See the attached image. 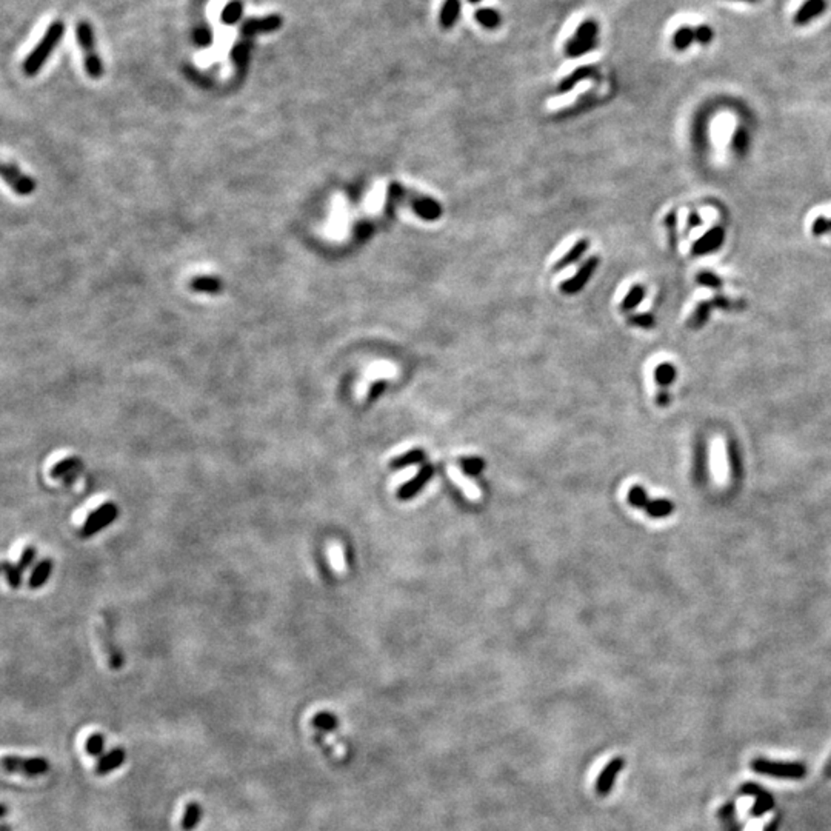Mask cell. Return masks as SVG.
Segmentation results:
<instances>
[{"instance_id": "obj_1", "label": "cell", "mask_w": 831, "mask_h": 831, "mask_svg": "<svg viewBox=\"0 0 831 831\" xmlns=\"http://www.w3.org/2000/svg\"><path fill=\"white\" fill-rule=\"evenodd\" d=\"M388 196L394 202H405L408 207L413 209V213L420 217V219L434 222L440 219L442 207L438 201L427 197L424 194L416 193L413 189H407L398 182H391L388 187Z\"/></svg>"}, {"instance_id": "obj_2", "label": "cell", "mask_w": 831, "mask_h": 831, "mask_svg": "<svg viewBox=\"0 0 831 831\" xmlns=\"http://www.w3.org/2000/svg\"><path fill=\"white\" fill-rule=\"evenodd\" d=\"M63 34H65V23L62 21L52 22L48 28H46L43 37L41 39V42L36 45V48L30 52L28 57H26V61L23 62L22 68L26 76H34L39 71H41L42 65L46 62V59L51 56V52L56 50V46L59 42L62 41Z\"/></svg>"}, {"instance_id": "obj_3", "label": "cell", "mask_w": 831, "mask_h": 831, "mask_svg": "<svg viewBox=\"0 0 831 831\" xmlns=\"http://www.w3.org/2000/svg\"><path fill=\"white\" fill-rule=\"evenodd\" d=\"M597 36H599V25L593 19L584 21L577 26L575 34L565 43V54L576 59L586 54L597 46Z\"/></svg>"}, {"instance_id": "obj_4", "label": "cell", "mask_w": 831, "mask_h": 831, "mask_svg": "<svg viewBox=\"0 0 831 831\" xmlns=\"http://www.w3.org/2000/svg\"><path fill=\"white\" fill-rule=\"evenodd\" d=\"M77 41L83 52L85 71H87L88 76L92 79L102 77L103 65L101 57H99L96 52L94 34H92V28L88 22H81L77 25Z\"/></svg>"}, {"instance_id": "obj_5", "label": "cell", "mask_w": 831, "mask_h": 831, "mask_svg": "<svg viewBox=\"0 0 831 831\" xmlns=\"http://www.w3.org/2000/svg\"><path fill=\"white\" fill-rule=\"evenodd\" d=\"M751 768L759 774L788 777V779H801V777L807 774L806 765L796 762H771L767 759H755L751 762Z\"/></svg>"}, {"instance_id": "obj_6", "label": "cell", "mask_w": 831, "mask_h": 831, "mask_svg": "<svg viewBox=\"0 0 831 831\" xmlns=\"http://www.w3.org/2000/svg\"><path fill=\"white\" fill-rule=\"evenodd\" d=\"M117 517V506L114 504H103L96 508L90 516L85 519L81 534L83 537H90L97 531H102Z\"/></svg>"}, {"instance_id": "obj_7", "label": "cell", "mask_w": 831, "mask_h": 831, "mask_svg": "<svg viewBox=\"0 0 831 831\" xmlns=\"http://www.w3.org/2000/svg\"><path fill=\"white\" fill-rule=\"evenodd\" d=\"M2 177L3 181L10 185L19 196H30L34 193L36 182L31 179L28 174L22 173L16 163L3 162L2 163Z\"/></svg>"}, {"instance_id": "obj_8", "label": "cell", "mask_w": 831, "mask_h": 831, "mask_svg": "<svg viewBox=\"0 0 831 831\" xmlns=\"http://www.w3.org/2000/svg\"><path fill=\"white\" fill-rule=\"evenodd\" d=\"M646 499L648 497H646L644 488H641V486H633L628 493V502L633 506L645 508L646 513H648L653 517L668 516V514L673 511V505L668 502V500L659 499V500L648 502Z\"/></svg>"}, {"instance_id": "obj_9", "label": "cell", "mask_w": 831, "mask_h": 831, "mask_svg": "<svg viewBox=\"0 0 831 831\" xmlns=\"http://www.w3.org/2000/svg\"><path fill=\"white\" fill-rule=\"evenodd\" d=\"M599 265V257L593 256L590 257L588 260H586L584 265H580V268L576 271V274L571 277V279L562 282L559 285V289L562 294H576L579 293L580 289L585 287V283L591 279V276L595 274L596 268Z\"/></svg>"}, {"instance_id": "obj_10", "label": "cell", "mask_w": 831, "mask_h": 831, "mask_svg": "<svg viewBox=\"0 0 831 831\" xmlns=\"http://www.w3.org/2000/svg\"><path fill=\"white\" fill-rule=\"evenodd\" d=\"M2 767L5 771H12V773L37 776L48 770V762L45 759H21L17 756H5Z\"/></svg>"}, {"instance_id": "obj_11", "label": "cell", "mask_w": 831, "mask_h": 831, "mask_svg": "<svg viewBox=\"0 0 831 831\" xmlns=\"http://www.w3.org/2000/svg\"><path fill=\"white\" fill-rule=\"evenodd\" d=\"M624 765H625V761L621 756L615 757V759H611L608 763L605 765V768L602 770V773L599 774L597 781H596V791L599 794L606 796L610 793V790L613 788V785H615L616 777L622 771Z\"/></svg>"}, {"instance_id": "obj_12", "label": "cell", "mask_w": 831, "mask_h": 831, "mask_svg": "<svg viewBox=\"0 0 831 831\" xmlns=\"http://www.w3.org/2000/svg\"><path fill=\"white\" fill-rule=\"evenodd\" d=\"M282 26V17L277 14L265 17H253L242 25V34L253 36L259 32H273Z\"/></svg>"}, {"instance_id": "obj_13", "label": "cell", "mask_w": 831, "mask_h": 831, "mask_svg": "<svg viewBox=\"0 0 831 831\" xmlns=\"http://www.w3.org/2000/svg\"><path fill=\"white\" fill-rule=\"evenodd\" d=\"M96 636H97V642H99V645H101V648H102V653L105 655V657H107V662L110 665V668H113V670L121 668L122 664H123V659L121 656V653H119L116 650V646H114L113 641H111V639H110L107 630H105L101 624L96 625Z\"/></svg>"}, {"instance_id": "obj_14", "label": "cell", "mask_w": 831, "mask_h": 831, "mask_svg": "<svg viewBox=\"0 0 831 831\" xmlns=\"http://www.w3.org/2000/svg\"><path fill=\"white\" fill-rule=\"evenodd\" d=\"M711 37H713V32H711L708 28H704V26H701V28L692 30L687 26V28H681L675 32V37H673V45H675L677 50H684V48H687V46H690L695 39H697V41L702 43H707L711 41Z\"/></svg>"}, {"instance_id": "obj_15", "label": "cell", "mask_w": 831, "mask_h": 831, "mask_svg": "<svg viewBox=\"0 0 831 831\" xmlns=\"http://www.w3.org/2000/svg\"><path fill=\"white\" fill-rule=\"evenodd\" d=\"M724 239H725L724 228L715 227L713 229H710L707 234L702 236L701 239L695 243V245H692V253H695L696 256H704L711 252H716L717 248H721Z\"/></svg>"}, {"instance_id": "obj_16", "label": "cell", "mask_w": 831, "mask_h": 831, "mask_svg": "<svg viewBox=\"0 0 831 831\" xmlns=\"http://www.w3.org/2000/svg\"><path fill=\"white\" fill-rule=\"evenodd\" d=\"M433 473H434V468L431 465H425L419 471L418 476H416L413 480H410V482H408V484H405L398 491L399 499L405 500V499L413 497L414 494L418 493L419 490H422V486H424L428 482V480H430L433 478Z\"/></svg>"}, {"instance_id": "obj_17", "label": "cell", "mask_w": 831, "mask_h": 831, "mask_svg": "<svg viewBox=\"0 0 831 831\" xmlns=\"http://www.w3.org/2000/svg\"><path fill=\"white\" fill-rule=\"evenodd\" d=\"M462 11L460 0H444L439 12V25L444 30H451L458 23Z\"/></svg>"}, {"instance_id": "obj_18", "label": "cell", "mask_w": 831, "mask_h": 831, "mask_svg": "<svg viewBox=\"0 0 831 831\" xmlns=\"http://www.w3.org/2000/svg\"><path fill=\"white\" fill-rule=\"evenodd\" d=\"M588 248H590V242H588V239H579V240L575 243V245L571 247V249H570L568 253H565V256L560 257V259H559L556 263H554L553 271H554V273L562 271L564 268L573 265V263L577 262V260L580 259V257H582V256L586 253V249H588Z\"/></svg>"}, {"instance_id": "obj_19", "label": "cell", "mask_w": 831, "mask_h": 831, "mask_svg": "<svg viewBox=\"0 0 831 831\" xmlns=\"http://www.w3.org/2000/svg\"><path fill=\"white\" fill-rule=\"evenodd\" d=\"M596 74H597L596 67H590V65H585V67H579V68H576L575 71H573L568 77H565L564 81L559 83L557 92H559V94H565V92H568V91H571L573 88H575L579 82H582V81H585V79L593 77V76H596Z\"/></svg>"}, {"instance_id": "obj_20", "label": "cell", "mask_w": 831, "mask_h": 831, "mask_svg": "<svg viewBox=\"0 0 831 831\" xmlns=\"http://www.w3.org/2000/svg\"><path fill=\"white\" fill-rule=\"evenodd\" d=\"M189 288L201 294H219L222 293L223 283L216 276H197L189 282Z\"/></svg>"}, {"instance_id": "obj_21", "label": "cell", "mask_w": 831, "mask_h": 831, "mask_svg": "<svg viewBox=\"0 0 831 831\" xmlns=\"http://www.w3.org/2000/svg\"><path fill=\"white\" fill-rule=\"evenodd\" d=\"M448 474H450V478L454 484H458L460 486V490L465 493V496L471 500H480L482 497V493L479 491V488L474 485L470 479L464 476V473L460 470H458L456 466H450L448 468Z\"/></svg>"}, {"instance_id": "obj_22", "label": "cell", "mask_w": 831, "mask_h": 831, "mask_svg": "<svg viewBox=\"0 0 831 831\" xmlns=\"http://www.w3.org/2000/svg\"><path fill=\"white\" fill-rule=\"evenodd\" d=\"M742 790H743V793L755 794L757 797L756 806L753 808L755 816H761L763 813H767L768 810L773 808V806H774L773 797H771L768 793H765V791H762L759 787H756V785H753V783H748V785H745Z\"/></svg>"}, {"instance_id": "obj_23", "label": "cell", "mask_w": 831, "mask_h": 831, "mask_svg": "<svg viewBox=\"0 0 831 831\" xmlns=\"http://www.w3.org/2000/svg\"><path fill=\"white\" fill-rule=\"evenodd\" d=\"M476 22L485 30H496L502 23V14L494 8H480L474 12Z\"/></svg>"}, {"instance_id": "obj_24", "label": "cell", "mask_w": 831, "mask_h": 831, "mask_svg": "<svg viewBox=\"0 0 831 831\" xmlns=\"http://www.w3.org/2000/svg\"><path fill=\"white\" fill-rule=\"evenodd\" d=\"M51 571H52V560L51 559H43L41 564H37V566L34 568V571H32V575L30 577L31 588H41V586L51 576Z\"/></svg>"}, {"instance_id": "obj_25", "label": "cell", "mask_w": 831, "mask_h": 831, "mask_svg": "<svg viewBox=\"0 0 831 831\" xmlns=\"http://www.w3.org/2000/svg\"><path fill=\"white\" fill-rule=\"evenodd\" d=\"M125 761V753L122 750H114L111 751L110 755H107L103 757V759L97 763L96 767V773L97 774H107L110 771H113L114 768H117L119 765Z\"/></svg>"}, {"instance_id": "obj_26", "label": "cell", "mask_w": 831, "mask_h": 831, "mask_svg": "<svg viewBox=\"0 0 831 831\" xmlns=\"http://www.w3.org/2000/svg\"><path fill=\"white\" fill-rule=\"evenodd\" d=\"M823 5H825L823 0H808V2L803 5V8L799 10V12L796 14V23H807L817 14H821L823 11Z\"/></svg>"}, {"instance_id": "obj_27", "label": "cell", "mask_w": 831, "mask_h": 831, "mask_svg": "<svg viewBox=\"0 0 831 831\" xmlns=\"http://www.w3.org/2000/svg\"><path fill=\"white\" fill-rule=\"evenodd\" d=\"M645 293H646V289L644 285L633 287L630 291L625 294V298L622 299V303H621L622 311H631V309H635L639 303L644 300Z\"/></svg>"}, {"instance_id": "obj_28", "label": "cell", "mask_w": 831, "mask_h": 831, "mask_svg": "<svg viewBox=\"0 0 831 831\" xmlns=\"http://www.w3.org/2000/svg\"><path fill=\"white\" fill-rule=\"evenodd\" d=\"M201 814H202V810H201L199 803H196V802L188 803L187 810H185L183 819H182V830L183 831H191V830H193L197 825V823H199Z\"/></svg>"}, {"instance_id": "obj_29", "label": "cell", "mask_w": 831, "mask_h": 831, "mask_svg": "<svg viewBox=\"0 0 831 831\" xmlns=\"http://www.w3.org/2000/svg\"><path fill=\"white\" fill-rule=\"evenodd\" d=\"M79 466H81V459L68 458V459L57 462V464L51 468L50 473L52 478H62V476H67V474H70L72 471L76 473Z\"/></svg>"}, {"instance_id": "obj_30", "label": "cell", "mask_w": 831, "mask_h": 831, "mask_svg": "<svg viewBox=\"0 0 831 831\" xmlns=\"http://www.w3.org/2000/svg\"><path fill=\"white\" fill-rule=\"evenodd\" d=\"M425 460V453L424 450H413L407 454H402L400 458L393 459L391 460V466L393 468H399V466H405V465H411V464H420V462Z\"/></svg>"}, {"instance_id": "obj_31", "label": "cell", "mask_w": 831, "mask_h": 831, "mask_svg": "<svg viewBox=\"0 0 831 831\" xmlns=\"http://www.w3.org/2000/svg\"><path fill=\"white\" fill-rule=\"evenodd\" d=\"M656 382L659 385L667 387L676 379V369L671 364H662L656 368Z\"/></svg>"}, {"instance_id": "obj_32", "label": "cell", "mask_w": 831, "mask_h": 831, "mask_svg": "<svg viewBox=\"0 0 831 831\" xmlns=\"http://www.w3.org/2000/svg\"><path fill=\"white\" fill-rule=\"evenodd\" d=\"M711 307H713V303H711V302L710 303H699V307L696 308L695 314L691 316L688 325L691 328H701L704 325V323L707 322V319H708V314H710V308Z\"/></svg>"}, {"instance_id": "obj_33", "label": "cell", "mask_w": 831, "mask_h": 831, "mask_svg": "<svg viewBox=\"0 0 831 831\" xmlns=\"http://www.w3.org/2000/svg\"><path fill=\"white\" fill-rule=\"evenodd\" d=\"M329 559H331V564L338 571L347 570L344 550H342V546L339 544L329 545Z\"/></svg>"}, {"instance_id": "obj_34", "label": "cell", "mask_w": 831, "mask_h": 831, "mask_svg": "<svg viewBox=\"0 0 831 831\" xmlns=\"http://www.w3.org/2000/svg\"><path fill=\"white\" fill-rule=\"evenodd\" d=\"M2 568H3V573H5L6 579H8L10 585L12 586V588H17L19 584H21V575H22L21 571L22 570L19 568L17 565H12L11 562H8V560H3Z\"/></svg>"}, {"instance_id": "obj_35", "label": "cell", "mask_w": 831, "mask_h": 831, "mask_svg": "<svg viewBox=\"0 0 831 831\" xmlns=\"http://www.w3.org/2000/svg\"><path fill=\"white\" fill-rule=\"evenodd\" d=\"M460 465L464 468V471L468 474H479L480 471L484 470V460L478 459V458H470V459H462Z\"/></svg>"}, {"instance_id": "obj_36", "label": "cell", "mask_w": 831, "mask_h": 831, "mask_svg": "<svg viewBox=\"0 0 831 831\" xmlns=\"http://www.w3.org/2000/svg\"><path fill=\"white\" fill-rule=\"evenodd\" d=\"M240 12H242L240 3H237V2L229 3L227 6V8L223 10V12H222V21L227 22V23H233V22L237 21V19L240 17Z\"/></svg>"}, {"instance_id": "obj_37", "label": "cell", "mask_w": 831, "mask_h": 831, "mask_svg": "<svg viewBox=\"0 0 831 831\" xmlns=\"http://www.w3.org/2000/svg\"><path fill=\"white\" fill-rule=\"evenodd\" d=\"M630 323H631V325H635V327L648 329V328L655 327L656 320H655V316H653V314H635V316H631V318H630Z\"/></svg>"}, {"instance_id": "obj_38", "label": "cell", "mask_w": 831, "mask_h": 831, "mask_svg": "<svg viewBox=\"0 0 831 831\" xmlns=\"http://www.w3.org/2000/svg\"><path fill=\"white\" fill-rule=\"evenodd\" d=\"M34 556H36V550L32 548V546H25L23 551L21 553V557H19V562H17L19 568L21 570L28 568L30 564L34 560Z\"/></svg>"}, {"instance_id": "obj_39", "label": "cell", "mask_w": 831, "mask_h": 831, "mask_svg": "<svg viewBox=\"0 0 831 831\" xmlns=\"http://www.w3.org/2000/svg\"><path fill=\"white\" fill-rule=\"evenodd\" d=\"M811 233L814 236H821L823 233H830V220L825 217H817L811 225Z\"/></svg>"}, {"instance_id": "obj_40", "label": "cell", "mask_w": 831, "mask_h": 831, "mask_svg": "<svg viewBox=\"0 0 831 831\" xmlns=\"http://www.w3.org/2000/svg\"><path fill=\"white\" fill-rule=\"evenodd\" d=\"M314 724L318 725V727H320V728H325V730L334 728L336 725H338V722H336V717H334V716H331V715H327V713H323V715H320V716L316 717Z\"/></svg>"}, {"instance_id": "obj_41", "label": "cell", "mask_w": 831, "mask_h": 831, "mask_svg": "<svg viewBox=\"0 0 831 831\" xmlns=\"http://www.w3.org/2000/svg\"><path fill=\"white\" fill-rule=\"evenodd\" d=\"M697 282L701 283V285H705V287H711V288H717V287H721V280H719L716 276L710 274V273H702V274H699V276H697Z\"/></svg>"}, {"instance_id": "obj_42", "label": "cell", "mask_w": 831, "mask_h": 831, "mask_svg": "<svg viewBox=\"0 0 831 831\" xmlns=\"http://www.w3.org/2000/svg\"><path fill=\"white\" fill-rule=\"evenodd\" d=\"M735 148L737 153H743L745 150L748 147V136L743 133V131H737L736 137H735Z\"/></svg>"}, {"instance_id": "obj_43", "label": "cell", "mask_w": 831, "mask_h": 831, "mask_svg": "<svg viewBox=\"0 0 831 831\" xmlns=\"http://www.w3.org/2000/svg\"><path fill=\"white\" fill-rule=\"evenodd\" d=\"M87 748H88L90 753H92V755L101 753V750H102V737L101 736H92V737H90V741L87 742Z\"/></svg>"}, {"instance_id": "obj_44", "label": "cell", "mask_w": 831, "mask_h": 831, "mask_svg": "<svg viewBox=\"0 0 831 831\" xmlns=\"http://www.w3.org/2000/svg\"><path fill=\"white\" fill-rule=\"evenodd\" d=\"M384 387H385V380L374 382V384L371 385V388H369V391H368V399H376V398H378V396L382 391H384Z\"/></svg>"}, {"instance_id": "obj_45", "label": "cell", "mask_w": 831, "mask_h": 831, "mask_svg": "<svg viewBox=\"0 0 831 831\" xmlns=\"http://www.w3.org/2000/svg\"><path fill=\"white\" fill-rule=\"evenodd\" d=\"M688 222H690V227L697 225V223H701V220H699V217L696 214H692L691 216V220H688Z\"/></svg>"}, {"instance_id": "obj_46", "label": "cell", "mask_w": 831, "mask_h": 831, "mask_svg": "<svg viewBox=\"0 0 831 831\" xmlns=\"http://www.w3.org/2000/svg\"><path fill=\"white\" fill-rule=\"evenodd\" d=\"M468 2H470V3H473V5H478V3H480V2H482V0H468Z\"/></svg>"}, {"instance_id": "obj_47", "label": "cell", "mask_w": 831, "mask_h": 831, "mask_svg": "<svg viewBox=\"0 0 831 831\" xmlns=\"http://www.w3.org/2000/svg\"><path fill=\"white\" fill-rule=\"evenodd\" d=\"M742 2H755V0H742Z\"/></svg>"}, {"instance_id": "obj_48", "label": "cell", "mask_w": 831, "mask_h": 831, "mask_svg": "<svg viewBox=\"0 0 831 831\" xmlns=\"http://www.w3.org/2000/svg\"><path fill=\"white\" fill-rule=\"evenodd\" d=\"M830 231H831V220H830Z\"/></svg>"}]
</instances>
